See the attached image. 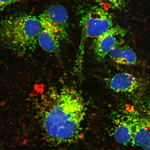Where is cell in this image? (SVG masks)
<instances>
[{"instance_id": "obj_1", "label": "cell", "mask_w": 150, "mask_h": 150, "mask_svg": "<svg viewBox=\"0 0 150 150\" xmlns=\"http://www.w3.org/2000/svg\"><path fill=\"white\" fill-rule=\"evenodd\" d=\"M41 106V125L50 142L70 143L79 138L85 117L83 99L76 89L64 87L49 92Z\"/></svg>"}, {"instance_id": "obj_2", "label": "cell", "mask_w": 150, "mask_h": 150, "mask_svg": "<svg viewBox=\"0 0 150 150\" xmlns=\"http://www.w3.org/2000/svg\"><path fill=\"white\" fill-rule=\"evenodd\" d=\"M41 29L39 18L30 14L11 17L0 22V43L17 53L33 50Z\"/></svg>"}, {"instance_id": "obj_3", "label": "cell", "mask_w": 150, "mask_h": 150, "mask_svg": "<svg viewBox=\"0 0 150 150\" xmlns=\"http://www.w3.org/2000/svg\"><path fill=\"white\" fill-rule=\"evenodd\" d=\"M82 40L98 38L113 27L111 14L101 7L90 8L81 21Z\"/></svg>"}, {"instance_id": "obj_4", "label": "cell", "mask_w": 150, "mask_h": 150, "mask_svg": "<svg viewBox=\"0 0 150 150\" xmlns=\"http://www.w3.org/2000/svg\"><path fill=\"white\" fill-rule=\"evenodd\" d=\"M126 33L123 28L115 26L95 39L94 51L96 59L98 61L104 60L112 49L120 44L118 38L124 36Z\"/></svg>"}, {"instance_id": "obj_5", "label": "cell", "mask_w": 150, "mask_h": 150, "mask_svg": "<svg viewBox=\"0 0 150 150\" xmlns=\"http://www.w3.org/2000/svg\"><path fill=\"white\" fill-rule=\"evenodd\" d=\"M52 29L57 32L62 42L68 38V16L64 6L60 5L52 6L42 14Z\"/></svg>"}, {"instance_id": "obj_6", "label": "cell", "mask_w": 150, "mask_h": 150, "mask_svg": "<svg viewBox=\"0 0 150 150\" xmlns=\"http://www.w3.org/2000/svg\"><path fill=\"white\" fill-rule=\"evenodd\" d=\"M40 20L41 29L38 38V42L45 51L57 54L60 51V37L52 29L46 21L41 15Z\"/></svg>"}, {"instance_id": "obj_7", "label": "cell", "mask_w": 150, "mask_h": 150, "mask_svg": "<svg viewBox=\"0 0 150 150\" xmlns=\"http://www.w3.org/2000/svg\"><path fill=\"white\" fill-rule=\"evenodd\" d=\"M108 81L110 88L117 92H132L138 89L140 86L135 77L125 72L114 75Z\"/></svg>"}, {"instance_id": "obj_8", "label": "cell", "mask_w": 150, "mask_h": 150, "mask_svg": "<svg viewBox=\"0 0 150 150\" xmlns=\"http://www.w3.org/2000/svg\"><path fill=\"white\" fill-rule=\"evenodd\" d=\"M134 133L132 142L139 147L146 148L150 146V119L147 117L134 120Z\"/></svg>"}, {"instance_id": "obj_9", "label": "cell", "mask_w": 150, "mask_h": 150, "mask_svg": "<svg viewBox=\"0 0 150 150\" xmlns=\"http://www.w3.org/2000/svg\"><path fill=\"white\" fill-rule=\"evenodd\" d=\"M108 55L119 64L134 65L137 63V56L134 50L127 46H121L120 44L112 48Z\"/></svg>"}, {"instance_id": "obj_10", "label": "cell", "mask_w": 150, "mask_h": 150, "mask_svg": "<svg viewBox=\"0 0 150 150\" xmlns=\"http://www.w3.org/2000/svg\"><path fill=\"white\" fill-rule=\"evenodd\" d=\"M134 124L128 120H121L116 125L113 136L118 143L125 145L132 142Z\"/></svg>"}, {"instance_id": "obj_11", "label": "cell", "mask_w": 150, "mask_h": 150, "mask_svg": "<svg viewBox=\"0 0 150 150\" xmlns=\"http://www.w3.org/2000/svg\"><path fill=\"white\" fill-rule=\"evenodd\" d=\"M102 8L108 11L109 9H120L126 5L127 0H96Z\"/></svg>"}, {"instance_id": "obj_12", "label": "cell", "mask_w": 150, "mask_h": 150, "mask_svg": "<svg viewBox=\"0 0 150 150\" xmlns=\"http://www.w3.org/2000/svg\"><path fill=\"white\" fill-rule=\"evenodd\" d=\"M19 0H0V9H3Z\"/></svg>"}, {"instance_id": "obj_13", "label": "cell", "mask_w": 150, "mask_h": 150, "mask_svg": "<svg viewBox=\"0 0 150 150\" xmlns=\"http://www.w3.org/2000/svg\"><path fill=\"white\" fill-rule=\"evenodd\" d=\"M145 150H150V146L145 148Z\"/></svg>"}]
</instances>
